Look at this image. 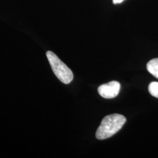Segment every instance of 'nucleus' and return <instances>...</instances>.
I'll use <instances>...</instances> for the list:
<instances>
[{
    "label": "nucleus",
    "instance_id": "nucleus-1",
    "mask_svg": "<svg viewBox=\"0 0 158 158\" xmlns=\"http://www.w3.org/2000/svg\"><path fill=\"white\" fill-rule=\"evenodd\" d=\"M125 122L126 118L121 114H114L106 116L97 130L96 138L99 140H104L111 137L122 129Z\"/></svg>",
    "mask_w": 158,
    "mask_h": 158
},
{
    "label": "nucleus",
    "instance_id": "nucleus-6",
    "mask_svg": "<svg viewBox=\"0 0 158 158\" xmlns=\"http://www.w3.org/2000/svg\"><path fill=\"white\" fill-rule=\"evenodd\" d=\"M123 1H124V0H113V2L114 4H119L122 3Z\"/></svg>",
    "mask_w": 158,
    "mask_h": 158
},
{
    "label": "nucleus",
    "instance_id": "nucleus-5",
    "mask_svg": "<svg viewBox=\"0 0 158 158\" xmlns=\"http://www.w3.org/2000/svg\"><path fill=\"white\" fill-rule=\"evenodd\" d=\"M149 92L153 97L158 98V82H152L149 84Z\"/></svg>",
    "mask_w": 158,
    "mask_h": 158
},
{
    "label": "nucleus",
    "instance_id": "nucleus-2",
    "mask_svg": "<svg viewBox=\"0 0 158 158\" xmlns=\"http://www.w3.org/2000/svg\"><path fill=\"white\" fill-rule=\"evenodd\" d=\"M46 56L55 76L64 84H70L73 79V73L70 69L52 51H47Z\"/></svg>",
    "mask_w": 158,
    "mask_h": 158
},
{
    "label": "nucleus",
    "instance_id": "nucleus-4",
    "mask_svg": "<svg viewBox=\"0 0 158 158\" xmlns=\"http://www.w3.org/2000/svg\"><path fill=\"white\" fill-rule=\"evenodd\" d=\"M147 70L155 78H158V58L152 59L148 62Z\"/></svg>",
    "mask_w": 158,
    "mask_h": 158
},
{
    "label": "nucleus",
    "instance_id": "nucleus-3",
    "mask_svg": "<svg viewBox=\"0 0 158 158\" xmlns=\"http://www.w3.org/2000/svg\"><path fill=\"white\" fill-rule=\"evenodd\" d=\"M121 85L118 81H110L99 86L98 93L103 98L110 99L118 95Z\"/></svg>",
    "mask_w": 158,
    "mask_h": 158
}]
</instances>
